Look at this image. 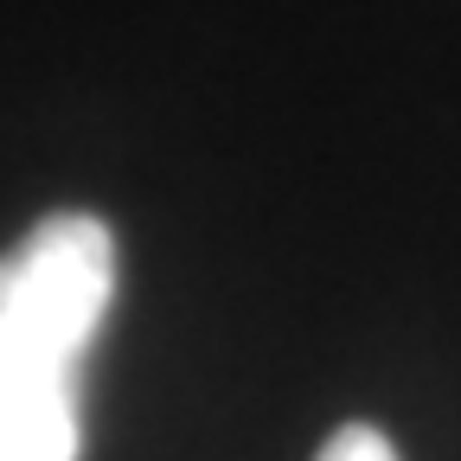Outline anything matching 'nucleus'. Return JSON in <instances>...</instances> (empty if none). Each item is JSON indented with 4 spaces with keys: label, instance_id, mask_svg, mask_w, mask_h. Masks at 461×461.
<instances>
[{
    "label": "nucleus",
    "instance_id": "2",
    "mask_svg": "<svg viewBox=\"0 0 461 461\" xmlns=\"http://www.w3.org/2000/svg\"><path fill=\"white\" fill-rule=\"evenodd\" d=\"M314 461H397V448H391V436L372 429V423H346V429H333V436L321 442Z\"/></svg>",
    "mask_w": 461,
    "mask_h": 461
},
{
    "label": "nucleus",
    "instance_id": "1",
    "mask_svg": "<svg viewBox=\"0 0 461 461\" xmlns=\"http://www.w3.org/2000/svg\"><path fill=\"white\" fill-rule=\"evenodd\" d=\"M115 302V230L51 212L0 250V461H77V378Z\"/></svg>",
    "mask_w": 461,
    "mask_h": 461
}]
</instances>
